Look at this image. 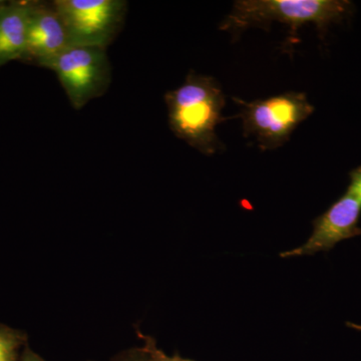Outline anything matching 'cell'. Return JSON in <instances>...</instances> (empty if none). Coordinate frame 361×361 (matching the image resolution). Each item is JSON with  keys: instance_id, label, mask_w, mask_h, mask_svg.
Returning a JSON list of instances; mask_svg holds the SVG:
<instances>
[{"instance_id": "6da1fadb", "label": "cell", "mask_w": 361, "mask_h": 361, "mask_svg": "<svg viewBox=\"0 0 361 361\" xmlns=\"http://www.w3.org/2000/svg\"><path fill=\"white\" fill-rule=\"evenodd\" d=\"M169 126L176 137L204 155L217 153L221 142L216 127L222 121L226 102L215 78L191 71L184 84L166 92Z\"/></svg>"}, {"instance_id": "7a4b0ae2", "label": "cell", "mask_w": 361, "mask_h": 361, "mask_svg": "<svg viewBox=\"0 0 361 361\" xmlns=\"http://www.w3.org/2000/svg\"><path fill=\"white\" fill-rule=\"evenodd\" d=\"M353 8L346 0H238L221 30H240L277 21L288 25L294 32L308 23L324 32L331 23L348 18Z\"/></svg>"}, {"instance_id": "3957f363", "label": "cell", "mask_w": 361, "mask_h": 361, "mask_svg": "<svg viewBox=\"0 0 361 361\" xmlns=\"http://www.w3.org/2000/svg\"><path fill=\"white\" fill-rule=\"evenodd\" d=\"M235 101L240 106L244 135L255 137L262 149L281 147L314 111L303 92H284L249 103L239 99Z\"/></svg>"}, {"instance_id": "277c9868", "label": "cell", "mask_w": 361, "mask_h": 361, "mask_svg": "<svg viewBox=\"0 0 361 361\" xmlns=\"http://www.w3.org/2000/svg\"><path fill=\"white\" fill-rule=\"evenodd\" d=\"M106 49L70 45L44 66L56 73L75 110L103 96L110 87L111 68Z\"/></svg>"}, {"instance_id": "5b68a950", "label": "cell", "mask_w": 361, "mask_h": 361, "mask_svg": "<svg viewBox=\"0 0 361 361\" xmlns=\"http://www.w3.org/2000/svg\"><path fill=\"white\" fill-rule=\"evenodd\" d=\"M71 45L106 49L122 30L125 0H54Z\"/></svg>"}, {"instance_id": "8992f818", "label": "cell", "mask_w": 361, "mask_h": 361, "mask_svg": "<svg viewBox=\"0 0 361 361\" xmlns=\"http://www.w3.org/2000/svg\"><path fill=\"white\" fill-rule=\"evenodd\" d=\"M345 193L313 221V231L303 245L280 253L281 258L314 255L331 250L339 242L360 236L361 166L351 171Z\"/></svg>"}, {"instance_id": "52a82bcc", "label": "cell", "mask_w": 361, "mask_h": 361, "mask_svg": "<svg viewBox=\"0 0 361 361\" xmlns=\"http://www.w3.org/2000/svg\"><path fill=\"white\" fill-rule=\"evenodd\" d=\"M70 45L65 25L54 4L30 1L27 44L23 61L44 68Z\"/></svg>"}, {"instance_id": "ba28073f", "label": "cell", "mask_w": 361, "mask_h": 361, "mask_svg": "<svg viewBox=\"0 0 361 361\" xmlns=\"http://www.w3.org/2000/svg\"><path fill=\"white\" fill-rule=\"evenodd\" d=\"M30 14V1L0 2V68L25 58Z\"/></svg>"}, {"instance_id": "9c48e42d", "label": "cell", "mask_w": 361, "mask_h": 361, "mask_svg": "<svg viewBox=\"0 0 361 361\" xmlns=\"http://www.w3.org/2000/svg\"><path fill=\"white\" fill-rule=\"evenodd\" d=\"M26 344L25 331L0 323V361H18Z\"/></svg>"}, {"instance_id": "30bf717a", "label": "cell", "mask_w": 361, "mask_h": 361, "mask_svg": "<svg viewBox=\"0 0 361 361\" xmlns=\"http://www.w3.org/2000/svg\"><path fill=\"white\" fill-rule=\"evenodd\" d=\"M137 336H139L140 339L142 341L141 348L146 353L149 361H194L182 357L178 353L168 355L167 353H164L161 348H158L157 342L153 337L146 336V334H142L141 331H137Z\"/></svg>"}, {"instance_id": "8fae6325", "label": "cell", "mask_w": 361, "mask_h": 361, "mask_svg": "<svg viewBox=\"0 0 361 361\" xmlns=\"http://www.w3.org/2000/svg\"><path fill=\"white\" fill-rule=\"evenodd\" d=\"M111 361H149L141 346L123 350L114 356Z\"/></svg>"}, {"instance_id": "7c38bea8", "label": "cell", "mask_w": 361, "mask_h": 361, "mask_svg": "<svg viewBox=\"0 0 361 361\" xmlns=\"http://www.w3.org/2000/svg\"><path fill=\"white\" fill-rule=\"evenodd\" d=\"M18 361H45L44 358L39 355H37L35 351L26 344L23 350L21 351L20 360Z\"/></svg>"}, {"instance_id": "4fadbf2b", "label": "cell", "mask_w": 361, "mask_h": 361, "mask_svg": "<svg viewBox=\"0 0 361 361\" xmlns=\"http://www.w3.org/2000/svg\"><path fill=\"white\" fill-rule=\"evenodd\" d=\"M348 325L349 327H353V329L361 330V325H356V324H353V323H349V322L348 323Z\"/></svg>"}]
</instances>
